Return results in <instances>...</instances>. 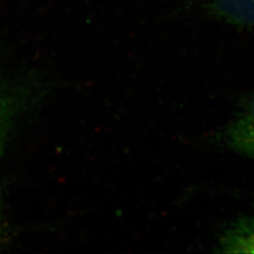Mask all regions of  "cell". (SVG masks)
<instances>
[{
    "mask_svg": "<svg viewBox=\"0 0 254 254\" xmlns=\"http://www.w3.org/2000/svg\"><path fill=\"white\" fill-rule=\"evenodd\" d=\"M223 141L230 149L254 162V95L224 129Z\"/></svg>",
    "mask_w": 254,
    "mask_h": 254,
    "instance_id": "obj_1",
    "label": "cell"
},
{
    "mask_svg": "<svg viewBox=\"0 0 254 254\" xmlns=\"http://www.w3.org/2000/svg\"><path fill=\"white\" fill-rule=\"evenodd\" d=\"M26 94L0 80V156L19 114L26 104Z\"/></svg>",
    "mask_w": 254,
    "mask_h": 254,
    "instance_id": "obj_2",
    "label": "cell"
},
{
    "mask_svg": "<svg viewBox=\"0 0 254 254\" xmlns=\"http://www.w3.org/2000/svg\"><path fill=\"white\" fill-rule=\"evenodd\" d=\"M223 254H254V217L237 219L219 240Z\"/></svg>",
    "mask_w": 254,
    "mask_h": 254,
    "instance_id": "obj_3",
    "label": "cell"
},
{
    "mask_svg": "<svg viewBox=\"0 0 254 254\" xmlns=\"http://www.w3.org/2000/svg\"><path fill=\"white\" fill-rule=\"evenodd\" d=\"M219 18L242 27H254V0H207Z\"/></svg>",
    "mask_w": 254,
    "mask_h": 254,
    "instance_id": "obj_4",
    "label": "cell"
},
{
    "mask_svg": "<svg viewBox=\"0 0 254 254\" xmlns=\"http://www.w3.org/2000/svg\"><path fill=\"white\" fill-rule=\"evenodd\" d=\"M3 241V225H2V201L0 197V246Z\"/></svg>",
    "mask_w": 254,
    "mask_h": 254,
    "instance_id": "obj_5",
    "label": "cell"
}]
</instances>
